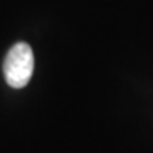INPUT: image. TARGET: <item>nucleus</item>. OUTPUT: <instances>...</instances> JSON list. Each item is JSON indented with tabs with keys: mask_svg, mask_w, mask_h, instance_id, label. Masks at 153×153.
<instances>
[{
	"mask_svg": "<svg viewBox=\"0 0 153 153\" xmlns=\"http://www.w3.org/2000/svg\"><path fill=\"white\" fill-rule=\"evenodd\" d=\"M34 71L33 50L27 43L14 44L6 55L3 62L6 82L11 88H23L30 81Z\"/></svg>",
	"mask_w": 153,
	"mask_h": 153,
	"instance_id": "f257e3e1",
	"label": "nucleus"
}]
</instances>
